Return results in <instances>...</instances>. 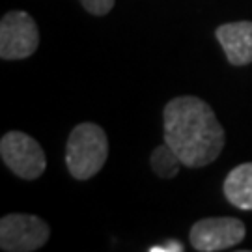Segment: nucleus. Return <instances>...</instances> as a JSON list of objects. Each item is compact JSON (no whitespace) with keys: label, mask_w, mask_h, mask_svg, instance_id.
<instances>
[{"label":"nucleus","mask_w":252,"mask_h":252,"mask_svg":"<svg viewBox=\"0 0 252 252\" xmlns=\"http://www.w3.org/2000/svg\"><path fill=\"white\" fill-rule=\"evenodd\" d=\"M164 142L187 168H202L213 162L224 148V129L206 101L194 95L172 99L162 112Z\"/></svg>","instance_id":"nucleus-1"},{"label":"nucleus","mask_w":252,"mask_h":252,"mask_svg":"<svg viewBox=\"0 0 252 252\" xmlns=\"http://www.w3.org/2000/svg\"><path fill=\"white\" fill-rule=\"evenodd\" d=\"M108 157L105 131L95 124H81L71 131L65 148V164L75 180H90Z\"/></svg>","instance_id":"nucleus-2"},{"label":"nucleus","mask_w":252,"mask_h":252,"mask_svg":"<svg viewBox=\"0 0 252 252\" xmlns=\"http://www.w3.org/2000/svg\"><path fill=\"white\" fill-rule=\"evenodd\" d=\"M0 155L9 170L23 180H37L45 172V153L41 146L27 133H6L0 140Z\"/></svg>","instance_id":"nucleus-3"},{"label":"nucleus","mask_w":252,"mask_h":252,"mask_svg":"<svg viewBox=\"0 0 252 252\" xmlns=\"http://www.w3.org/2000/svg\"><path fill=\"white\" fill-rule=\"evenodd\" d=\"M49 235V224L34 215L11 213L0 220V247L6 252L37 251L47 243Z\"/></svg>","instance_id":"nucleus-4"},{"label":"nucleus","mask_w":252,"mask_h":252,"mask_svg":"<svg viewBox=\"0 0 252 252\" xmlns=\"http://www.w3.org/2000/svg\"><path fill=\"white\" fill-rule=\"evenodd\" d=\"M39 45L36 21L27 11H9L0 23V56L4 60H23Z\"/></svg>","instance_id":"nucleus-5"},{"label":"nucleus","mask_w":252,"mask_h":252,"mask_svg":"<svg viewBox=\"0 0 252 252\" xmlns=\"http://www.w3.org/2000/svg\"><path fill=\"white\" fill-rule=\"evenodd\" d=\"M247 228L234 217L202 219L190 228V245L200 252H219L243 241Z\"/></svg>","instance_id":"nucleus-6"},{"label":"nucleus","mask_w":252,"mask_h":252,"mask_svg":"<svg viewBox=\"0 0 252 252\" xmlns=\"http://www.w3.org/2000/svg\"><path fill=\"white\" fill-rule=\"evenodd\" d=\"M219 43L222 45L226 58L232 65H247L252 62V23L237 21L217 28Z\"/></svg>","instance_id":"nucleus-7"},{"label":"nucleus","mask_w":252,"mask_h":252,"mask_svg":"<svg viewBox=\"0 0 252 252\" xmlns=\"http://www.w3.org/2000/svg\"><path fill=\"white\" fill-rule=\"evenodd\" d=\"M224 196L235 207L252 211V162L235 166L226 176Z\"/></svg>","instance_id":"nucleus-8"},{"label":"nucleus","mask_w":252,"mask_h":252,"mask_svg":"<svg viewBox=\"0 0 252 252\" xmlns=\"http://www.w3.org/2000/svg\"><path fill=\"white\" fill-rule=\"evenodd\" d=\"M181 164H183V162H181V159L178 157V153L174 152L166 142H164L162 146H157V148L153 150L152 168L157 176L166 178V180L176 178L181 168Z\"/></svg>","instance_id":"nucleus-9"},{"label":"nucleus","mask_w":252,"mask_h":252,"mask_svg":"<svg viewBox=\"0 0 252 252\" xmlns=\"http://www.w3.org/2000/svg\"><path fill=\"white\" fill-rule=\"evenodd\" d=\"M92 15H107L114 6V0H79Z\"/></svg>","instance_id":"nucleus-10"},{"label":"nucleus","mask_w":252,"mask_h":252,"mask_svg":"<svg viewBox=\"0 0 252 252\" xmlns=\"http://www.w3.org/2000/svg\"><path fill=\"white\" fill-rule=\"evenodd\" d=\"M150 252H183V245L180 241H168L164 245H155L150 249Z\"/></svg>","instance_id":"nucleus-11"}]
</instances>
